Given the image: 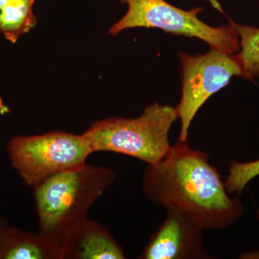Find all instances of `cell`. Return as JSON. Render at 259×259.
Segmentation results:
<instances>
[{
  "mask_svg": "<svg viewBox=\"0 0 259 259\" xmlns=\"http://www.w3.org/2000/svg\"><path fill=\"white\" fill-rule=\"evenodd\" d=\"M142 188L150 202L184 213L203 231L228 229L243 215V204L230 197L207 153L187 141L179 140L163 159L148 165Z\"/></svg>",
  "mask_w": 259,
  "mask_h": 259,
  "instance_id": "obj_1",
  "label": "cell"
},
{
  "mask_svg": "<svg viewBox=\"0 0 259 259\" xmlns=\"http://www.w3.org/2000/svg\"><path fill=\"white\" fill-rule=\"evenodd\" d=\"M115 179L113 170L85 163L34 186L38 231L61 242L66 232L88 218L93 204Z\"/></svg>",
  "mask_w": 259,
  "mask_h": 259,
  "instance_id": "obj_2",
  "label": "cell"
},
{
  "mask_svg": "<svg viewBox=\"0 0 259 259\" xmlns=\"http://www.w3.org/2000/svg\"><path fill=\"white\" fill-rule=\"evenodd\" d=\"M177 119L176 107L155 102L139 117L97 120L82 134L93 153H120L154 165L171 147L168 135Z\"/></svg>",
  "mask_w": 259,
  "mask_h": 259,
  "instance_id": "obj_3",
  "label": "cell"
},
{
  "mask_svg": "<svg viewBox=\"0 0 259 259\" xmlns=\"http://www.w3.org/2000/svg\"><path fill=\"white\" fill-rule=\"evenodd\" d=\"M127 10L109 30L115 36L127 29L158 28L180 36L197 37L208 44L210 49L228 54L240 51V40L235 28L229 24L212 27L204 23L198 15L203 8L185 10L165 0H119Z\"/></svg>",
  "mask_w": 259,
  "mask_h": 259,
  "instance_id": "obj_4",
  "label": "cell"
},
{
  "mask_svg": "<svg viewBox=\"0 0 259 259\" xmlns=\"http://www.w3.org/2000/svg\"><path fill=\"white\" fill-rule=\"evenodd\" d=\"M7 151L11 166L32 187L56 174L82 166L93 153L83 134L62 131L14 136Z\"/></svg>",
  "mask_w": 259,
  "mask_h": 259,
  "instance_id": "obj_5",
  "label": "cell"
},
{
  "mask_svg": "<svg viewBox=\"0 0 259 259\" xmlns=\"http://www.w3.org/2000/svg\"><path fill=\"white\" fill-rule=\"evenodd\" d=\"M182 66V97L176 107L181 122L179 140L187 141L191 123L205 102L233 77L245 74L236 54H228L217 49L197 56L179 54Z\"/></svg>",
  "mask_w": 259,
  "mask_h": 259,
  "instance_id": "obj_6",
  "label": "cell"
},
{
  "mask_svg": "<svg viewBox=\"0 0 259 259\" xmlns=\"http://www.w3.org/2000/svg\"><path fill=\"white\" fill-rule=\"evenodd\" d=\"M164 221L150 238L140 259L209 258L203 230L184 213L166 209Z\"/></svg>",
  "mask_w": 259,
  "mask_h": 259,
  "instance_id": "obj_7",
  "label": "cell"
},
{
  "mask_svg": "<svg viewBox=\"0 0 259 259\" xmlns=\"http://www.w3.org/2000/svg\"><path fill=\"white\" fill-rule=\"evenodd\" d=\"M62 259H124L123 248L105 227L88 218L61 240Z\"/></svg>",
  "mask_w": 259,
  "mask_h": 259,
  "instance_id": "obj_8",
  "label": "cell"
},
{
  "mask_svg": "<svg viewBox=\"0 0 259 259\" xmlns=\"http://www.w3.org/2000/svg\"><path fill=\"white\" fill-rule=\"evenodd\" d=\"M0 259H62L61 242L6 223L0 227Z\"/></svg>",
  "mask_w": 259,
  "mask_h": 259,
  "instance_id": "obj_9",
  "label": "cell"
},
{
  "mask_svg": "<svg viewBox=\"0 0 259 259\" xmlns=\"http://www.w3.org/2000/svg\"><path fill=\"white\" fill-rule=\"evenodd\" d=\"M35 0H0V33L12 44L35 28Z\"/></svg>",
  "mask_w": 259,
  "mask_h": 259,
  "instance_id": "obj_10",
  "label": "cell"
},
{
  "mask_svg": "<svg viewBox=\"0 0 259 259\" xmlns=\"http://www.w3.org/2000/svg\"><path fill=\"white\" fill-rule=\"evenodd\" d=\"M240 40V51L236 53L245 79L253 81L259 78V28L235 23L228 18Z\"/></svg>",
  "mask_w": 259,
  "mask_h": 259,
  "instance_id": "obj_11",
  "label": "cell"
},
{
  "mask_svg": "<svg viewBox=\"0 0 259 259\" xmlns=\"http://www.w3.org/2000/svg\"><path fill=\"white\" fill-rule=\"evenodd\" d=\"M259 176V159L250 162L231 161L229 175L224 182L229 194L236 193L241 196L247 185Z\"/></svg>",
  "mask_w": 259,
  "mask_h": 259,
  "instance_id": "obj_12",
  "label": "cell"
},
{
  "mask_svg": "<svg viewBox=\"0 0 259 259\" xmlns=\"http://www.w3.org/2000/svg\"><path fill=\"white\" fill-rule=\"evenodd\" d=\"M6 223H8L6 222V221H5L4 218L0 217V227L3 226V225L6 224Z\"/></svg>",
  "mask_w": 259,
  "mask_h": 259,
  "instance_id": "obj_13",
  "label": "cell"
}]
</instances>
